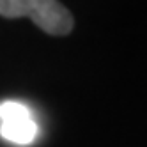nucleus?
Instances as JSON below:
<instances>
[{
    "instance_id": "obj_3",
    "label": "nucleus",
    "mask_w": 147,
    "mask_h": 147,
    "mask_svg": "<svg viewBox=\"0 0 147 147\" xmlns=\"http://www.w3.org/2000/svg\"><path fill=\"white\" fill-rule=\"evenodd\" d=\"M30 117V112L25 105L16 101H5L0 105V121H14V119H25Z\"/></svg>"
},
{
    "instance_id": "obj_2",
    "label": "nucleus",
    "mask_w": 147,
    "mask_h": 147,
    "mask_svg": "<svg viewBox=\"0 0 147 147\" xmlns=\"http://www.w3.org/2000/svg\"><path fill=\"white\" fill-rule=\"evenodd\" d=\"M0 133L4 138L11 140L20 145H27L30 144L36 135H37V124L34 122L32 117H25V119H14V121H4L0 124Z\"/></svg>"
},
{
    "instance_id": "obj_1",
    "label": "nucleus",
    "mask_w": 147,
    "mask_h": 147,
    "mask_svg": "<svg viewBox=\"0 0 147 147\" xmlns=\"http://www.w3.org/2000/svg\"><path fill=\"white\" fill-rule=\"evenodd\" d=\"M0 14L4 18H30L51 36H66L75 25L69 9L53 0H0Z\"/></svg>"
}]
</instances>
